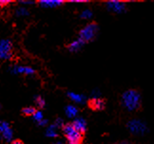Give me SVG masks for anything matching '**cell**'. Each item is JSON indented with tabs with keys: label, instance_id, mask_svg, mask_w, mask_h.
<instances>
[{
	"label": "cell",
	"instance_id": "17",
	"mask_svg": "<svg viewBox=\"0 0 154 144\" xmlns=\"http://www.w3.org/2000/svg\"><path fill=\"white\" fill-rule=\"evenodd\" d=\"M36 111L34 107L32 106H27L25 108H23L22 109V114L24 116H27V117H32V115L34 114V112Z\"/></svg>",
	"mask_w": 154,
	"mask_h": 144
},
{
	"label": "cell",
	"instance_id": "8",
	"mask_svg": "<svg viewBox=\"0 0 154 144\" xmlns=\"http://www.w3.org/2000/svg\"><path fill=\"white\" fill-rule=\"evenodd\" d=\"M106 6L109 10L114 14H122L127 9L126 3L122 1H109L106 3Z\"/></svg>",
	"mask_w": 154,
	"mask_h": 144
},
{
	"label": "cell",
	"instance_id": "25",
	"mask_svg": "<svg viewBox=\"0 0 154 144\" xmlns=\"http://www.w3.org/2000/svg\"><path fill=\"white\" fill-rule=\"evenodd\" d=\"M11 144H24V143H23L21 140H14V141L11 142Z\"/></svg>",
	"mask_w": 154,
	"mask_h": 144
},
{
	"label": "cell",
	"instance_id": "18",
	"mask_svg": "<svg viewBox=\"0 0 154 144\" xmlns=\"http://www.w3.org/2000/svg\"><path fill=\"white\" fill-rule=\"evenodd\" d=\"M32 118H33V121H35V122L38 123V122H40L41 121H42V119H44V115H43L42 111L36 110V111L34 112V114L32 115Z\"/></svg>",
	"mask_w": 154,
	"mask_h": 144
},
{
	"label": "cell",
	"instance_id": "21",
	"mask_svg": "<svg viewBox=\"0 0 154 144\" xmlns=\"http://www.w3.org/2000/svg\"><path fill=\"white\" fill-rule=\"evenodd\" d=\"M53 125L56 126V127H57L58 129H59V128H62L63 126H64V122H63V119H62V118H57Z\"/></svg>",
	"mask_w": 154,
	"mask_h": 144
},
{
	"label": "cell",
	"instance_id": "2",
	"mask_svg": "<svg viewBox=\"0 0 154 144\" xmlns=\"http://www.w3.org/2000/svg\"><path fill=\"white\" fill-rule=\"evenodd\" d=\"M62 130L68 144H82L83 134L75 130L72 124H65L62 127Z\"/></svg>",
	"mask_w": 154,
	"mask_h": 144
},
{
	"label": "cell",
	"instance_id": "1",
	"mask_svg": "<svg viewBox=\"0 0 154 144\" xmlns=\"http://www.w3.org/2000/svg\"><path fill=\"white\" fill-rule=\"evenodd\" d=\"M121 101L123 106L128 111L133 112L139 109L141 106V95L135 89H128L125 91L122 95Z\"/></svg>",
	"mask_w": 154,
	"mask_h": 144
},
{
	"label": "cell",
	"instance_id": "13",
	"mask_svg": "<svg viewBox=\"0 0 154 144\" xmlns=\"http://www.w3.org/2000/svg\"><path fill=\"white\" fill-rule=\"evenodd\" d=\"M83 46H84V43L80 39H76L72 42H70L68 46V49L70 52H77L80 50H82Z\"/></svg>",
	"mask_w": 154,
	"mask_h": 144
},
{
	"label": "cell",
	"instance_id": "15",
	"mask_svg": "<svg viewBox=\"0 0 154 144\" xmlns=\"http://www.w3.org/2000/svg\"><path fill=\"white\" fill-rule=\"evenodd\" d=\"M46 136L49 137H56L58 136V128L54 125H50L46 130Z\"/></svg>",
	"mask_w": 154,
	"mask_h": 144
},
{
	"label": "cell",
	"instance_id": "26",
	"mask_svg": "<svg viewBox=\"0 0 154 144\" xmlns=\"http://www.w3.org/2000/svg\"><path fill=\"white\" fill-rule=\"evenodd\" d=\"M21 3H22V4H25V5H31V4H33V2H32V1H22Z\"/></svg>",
	"mask_w": 154,
	"mask_h": 144
},
{
	"label": "cell",
	"instance_id": "19",
	"mask_svg": "<svg viewBox=\"0 0 154 144\" xmlns=\"http://www.w3.org/2000/svg\"><path fill=\"white\" fill-rule=\"evenodd\" d=\"M80 17L82 18V19H86V20L91 19V18L92 17V11L91 10H88V9H86L81 13Z\"/></svg>",
	"mask_w": 154,
	"mask_h": 144
},
{
	"label": "cell",
	"instance_id": "5",
	"mask_svg": "<svg viewBox=\"0 0 154 144\" xmlns=\"http://www.w3.org/2000/svg\"><path fill=\"white\" fill-rule=\"evenodd\" d=\"M13 43L9 39H0V59L10 60L13 57Z\"/></svg>",
	"mask_w": 154,
	"mask_h": 144
},
{
	"label": "cell",
	"instance_id": "22",
	"mask_svg": "<svg viewBox=\"0 0 154 144\" xmlns=\"http://www.w3.org/2000/svg\"><path fill=\"white\" fill-rule=\"evenodd\" d=\"M94 98H100V92L98 90H93L92 93H91V99Z\"/></svg>",
	"mask_w": 154,
	"mask_h": 144
},
{
	"label": "cell",
	"instance_id": "3",
	"mask_svg": "<svg viewBox=\"0 0 154 144\" xmlns=\"http://www.w3.org/2000/svg\"><path fill=\"white\" fill-rule=\"evenodd\" d=\"M98 32V26L95 23H90L83 28L79 32V39L83 43L91 42L96 37Z\"/></svg>",
	"mask_w": 154,
	"mask_h": 144
},
{
	"label": "cell",
	"instance_id": "20",
	"mask_svg": "<svg viewBox=\"0 0 154 144\" xmlns=\"http://www.w3.org/2000/svg\"><path fill=\"white\" fill-rule=\"evenodd\" d=\"M34 101H35V105L39 108H43L46 104L45 100L41 97V96H36V97L34 98Z\"/></svg>",
	"mask_w": 154,
	"mask_h": 144
},
{
	"label": "cell",
	"instance_id": "16",
	"mask_svg": "<svg viewBox=\"0 0 154 144\" xmlns=\"http://www.w3.org/2000/svg\"><path fill=\"white\" fill-rule=\"evenodd\" d=\"M29 14V10L25 7H19L15 10V15L17 17H26Z\"/></svg>",
	"mask_w": 154,
	"mask_h": 144
},
{
	"label": "cell",
	"instance_id": "4",
	"mask_svg": "<svg viewBox=\"0 0 154 144\" xmlns=\"http://www.w3.org/2000/svg\"><path fill=\"white\" fill-rule=\"evenodd\" d=\"M128 129L132 135H144L147 132L146 124L141 119L134 118L128 122Z\"/></svg>",
	"mask_w": 154,
	"mask_h": 144
},
{
	"label": "cell",
	"instance_id": "14",
	"mask_svg": "<svg viewBox=\"0 0 154 144\" xmlns=\"http://www.w3.org/2000/svg\"><path fill=\"white\" fill-rule=\"evenodd\" d=\"M66 116L69 118H75L78 115V109H77V107L72 105V104H69L66 107Z\"/></svg>",
	"mask_w": 154,
	"mask_h": 144
},
{
	"label": "cell",
	"instance_id": "29",
	"mask_svg": "<svg viewBox=\"0 0 154 144\" xmlns=\"http://www.w3.org/2000/svg\"><path fill=\"white\" fill-rule=\"evenodd\" d=\"M0 108H1V105H0Z\"/></svg>",
	"mask_w": 154,
	"mask_h": 144
},
{
	"label": "cell",
	"instance_id": "6",
	"mask_svg": "<svg viewBox=\"0 0 154 144\" xmlns=\"http://www.w3.org/2000/svg\"><path fill=\"white\" fill-rule=\"evenodd\" d=\"M11 72L13 74L15 75H26V76H32L35 74V70L31 68V67H27V65H19V64H15L11 67Z\"/></svg>",
	"mask_w": 154,
	"mask_h": 144
},
{
	"label": "cell",
	"instance_id": "7",
	"mask_svg": "<svg viewBox=\"0 0 154 144\" xmlns=\"http://www.w3.org/2000/svg\"><path fill=\"white\" fill-rule=\"evenodd\" d=\"M0 136L6 141H11L14 136L13 129L11 128V126L8 122H6L4 121H0Z\"/></svg>",
	"mask_w": 154,
	"mask_h": 144
},
{
	"label": "cell",
	"instance_id": "12",
	"mask_svg": "<svg viewBox=\"0 0 154 144\" xmlns=\"http://www.w3.org/2000/svg\"><path fill=\"white\" fill-rule=\"evenodd\" d=\"M38 4L41 6L42 8H58L64 4L63 1H56V0H42V1H39Z\"/></svg>",
	"mask_w": 154,
	"mask_h": 144
},
{
	"label": "cell",
	"instance_id": "27",
	"mask_svg": "<svg viewBox=\"0 0 154 144\" xmlns=\"http://www.w3.org/2000/svg\"><path fill=\"white\" fill-rule=\"evenodd\" d=\"M117 144H129V142H128V141H120V142H118Z\"/></svg>",
	"mask_w": 154,
	"mask_h": 144
},
{
	"label": "cell",
	"instance_id": "11",
	"mask_svg": "<svg viewBox=\"0 0 154 144\" xmlns=\"http://www.w3.org/2000/svg\"><path fill=\"white\" fill-rule=\"evenodd\" d=\"M68 97L70 100L77 104H85V101H86V97L80 93H75V92L70 91V92H68Z\"/></svg>",
	"mask_w": 154,
	"mask_h": 144
},
{
	"label": "cell",
	"instance_id": "10",
	"mask_svg": "<svg viewBox=\"0 0 154 144\" xmlns=\"http://www.w3.org/2000/svg\"><path fill=\"white\" fill-rule=\"evenodd\" d=\"M72 125L73 126L75 130H77L81 134L85 133L87 130V122L83 118H75Z\"/></svg>",
	"mask_w": 154,
	"mask_h": 144
},
{
	"label": "cell",
	"instance_id": "24",
	"mask_svg": "<svg viewBox=\"0 0 154 144\" xmlns=\"http://www.w3.org/2000/svg\"><path fill=\"white\" fill-rule=\"evenodd\" d=\"M47 124H48V121H47V119H42V121H41L40 122H38V125L39 126H42V127H44V126H46Z\"/></svg>",
	"mask_w": 154,
	"mask_h": 144
},
{
	"label": "cell",
	"instance_id": "28",
	"mask_svg": "<svg viewBox=\"0 0 154 144\" xmlns=\"http://www.w3.org/2000/svg\"><path fill=\"white\" fill-rule=\"evenodd\" d=\"M54 144H65V143H63V142H61V141H58V142H55Z\"/></svg>",
	"mask_w": 154,
	"mask_h": 144
},
{
	"label": "cell",
	"instance_id": "23",
	"mask_svg": "<svg viewBox=\"0 0 154 144\" xmlns=\"http://www.w3.org/2000/svg\"><path fill=\"white\" fill-rule=\"evenodd\" d=\"M9 4H11V1H8V0H0V8H3Z\"/></svg>",
	"mask_w": 154,
	"mask_h": 144
},
{
	"label": "cell",
	"instance_id": "9",
	"mask_svg": "<svg viewBox=\"0 0 154 144\" xmlns=\"http://www.w3.org/2000/svg\"><path fill=\"white\" fill-rule=\"evenodd\" d=\"M88 105L94 111H102L106 107V101L102 98H94L88 101Z\"/></svg>",
	"mask_w": 154,
	"mask_h": 144
}]
</instances>
